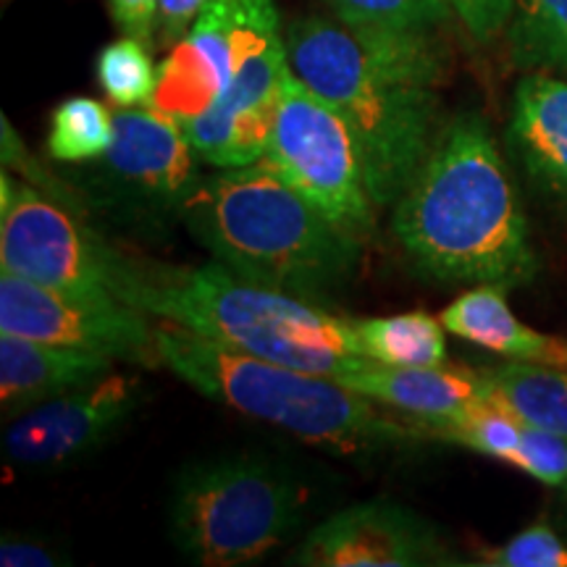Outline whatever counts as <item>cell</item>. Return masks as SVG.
<instances>
[{"instance_id": "cell-18", "label": "cell", "mask_w": 567, "mask_h": 567, "mask_svg": "<svg viewBox=\"0 0 567 567\" xmlns=\"http://www.w3.org/2000/svg\"><path fill=\"white\" fill-rule=\"evenodd\" d=\"M442 323L450 334L473 342L481 350L496 352L517 363H534L567 371V339L538 334L517 321L507 305V289L481 284L460 295L442 310Z\"/></svg>"}, {"instance_id": "cell-5", "label": "cell", "mask_w": 567, "mask_h": 567, "mask_svg": "<svg viewBox=\"0 0 567 567\" xmlns=\"http://www.w3.org/2000/svg\"><path fill=\"white\" fill-rule=\"evenodd\" d=\"M161 365L203 396L337 455H368L415 436L413 423L321 373L229 350L176 323L155 326Z\"/></svg>"}, {"instance_id": "cell-29", "label": "cell", "mask_w": 567, "mask_h": 567, "mask_svg": "<svg viewBox=\"0 0 567 567\" xmlns=\"http://www.w3.org/2000/svg\"><path fill=\"white\" fill-rule=\"evenodd\" d=\"M210 3L213 0H158V34L163 45H176Z\"/></svg>"}, {"instance_id": "cell-11", "label": "cell", "mask_w": 567, "mask_h": 567, "mask_svg": "<svg viewBox=\"0 0 567 567\" xmlns=\"http://www.w3.org/2000/svg\"><path fill=\"white\" fill-rule=\"evenodd\" d=\"M200 155L174 118L147 109H122L113 116V145L103 155L95 193L137 216H179L200 184Z\"/></svg>"}, {"instance_id": "cell-4", "label": "cell", "mask_w": 567, "mask_h": 567, "mask_svg": "<svg viewBox=\"0 0 567 567\" xmlns=\"http://www.w3.org/2000/svg\"><path fill=\"white\" fill-rule=\"evenodd\" d=\"M292 71L350 130L375 208L394 205L439 137V84L354 38L344 21L297 19Z\"/></svg>"}, {"instance_id": "cell-15", "label": "cell", "mask_w": 567, "mask_h": 567, "mask_svg": "<svg viewBox=\"0 0 567 567\" xmlns=\"http://www.w3.org/2000/svg\"><path fill=\"white\" fill-rule=\"evenodd\" d=\"M337 381L413 421L452 417L486 402L484 373L467 368H400L365 360L363 365L337 375Z\"/></svg>"}, {"instance_id": "cell-7", "label": "cell", "mask_w": 567, "mask_h": 567, "mask_svg": "<svg viewBox=\"0 0 567 567\" xmlns=\"http://www.w3.org/2000/svg\"><path fill=\"white\" fill-rule=\"evenodd\" d=\"M231 80L203 116L179 124L205 163L250 166L264 158L289 63L276 0H231Z\"/></svg>"}, {"instance_id": "cell-28", "label": "cell", "mask_w": 567, "mask_h": 567, "mask_svg": "<svg viewBox=\"0 0 567 567\" xmlns=\"http://www.w3.org/2000/svg\"><path fill=\"white\" fill-rule=\"evenodd\" d=\"M109 9L118 30L151 45L158 27V0H109Z\"/></svg>"}, {"instance_id": "cell-6", "label": "cell", "mask_w": 567, "mask_h": 567, "mask_svg": "<svg viewBox=\"0 0 567 567\" xmlns=\"http://www.w3.org/2000/svg\"><path fill=\"white\" fill-rule=\"evenodd\" d=\"M305 488L266 455H218L187 465L174 481L168 526L176 549L205 567L266 559L302 520Z\"/></svg>"}, {"instance_id": "cell-30", "label": "cell", "mask_w": 567, "mask_h": 567, "mask_svg": "<svg viewBox=\"0 0 567 567\" xmlns=\"http://www.w3.org/2000/svg\"><path fill=\"white\" fill-rule=\"evenodd\" d=\"M0 565L3 567H51L61 565L51 547L32 536H3L0 542Z\"/></svg>"}, {"instance_id": "cell-3", "label": "cell", "mask_w": 567, "mask_h": 567, "mask_svg": "<svg viewBox=\"0 0 567 567\" xmlns=\"http://www.w3.org/2000/svg\"><path fill=\"white\" fill-rule=\"evenodd\" d=\"M179 221L234 274L310 302L344 289L360 264V239L264 161L203 176Z\"/></svg>"}, {"instance_id": "cell-14", "label": "cell", "mask_w": 567, "mask_h": 567, "mask_svg": "<svg viewBox=\"0 0 567 567\" xmlns=\"http://www.w3.org/2000/svg\"><path fill=\"white\" fill-rule=\"evenodd\" d=\"M231 27V0H213L163 59L147 109L174 118L176 124L203 116L229 87Z\"/></svg>"}, {"instance_id": "cell-8", "label": "cell", "mask_w": 567, "mask_h": 567, "mask_svg": "<svg viewBox=\"0 0 567 567\" xmlns=\"http://www.w3.org/2000/svg\"><path fill=\"white\" fill-rule=\"evenodd\" d=\"M271 172L358 239L375 226V203L342 116L295 71L284 80L264 158Z\"/></svg>"}, {"instance_id": "cell-27", "label": "cell", "mask_w": 567, "mask_h": 567, "mask_svg": "<svg viewBox=\"0 0 567 567\" xmlns=\"http://www.w3.org/2000/svg\"><path fill=\"white\" fill-rule=\"evenodd\" d=\"M455 17L478 42H492L513 19L515 0H450Z\"/></svg>"}, {"instance_id": "cell-24", "label": "cell", "mask_w": 567, "mask_h": 567, "mask_svg": "<svg viewBox=\"0 0 567 567\" xmlns=\"http://www.w3.org/2000/svg\"><path fill=\"white\" fill-rule=\"evenodd\" d=\"M344 24L436 30L455 17L450 0H326Z\"/></svg>"}, {"instance_id": "cell-13", "label": "cell", "mask_w": 567, "mask_h": 567, "mask_svg": "<svg viewBox=\"0 0 567 567\" xmlns=\"http://www.w3.org/2000/svg\"><path fill=\"white\" fill-rule=\"evenodd\" d=\"M442 536L429 520L392 502H363L331 515L292 551L302 567H425L450 565Z\"/></svg>"}, {"instance_id": "cell-19", "label": "cell", "mask_w": 567, "mask_h": 567, "mask_svg": "<svg viewBox=\"0 0 567 567\" xmlns=\"http://www.w3.org/2000/svg\"><path fill=\"white\" fill-rule=\"evenodd\" d=\"M488 405L499 408L523 425L567 436V371L565 368L517 363L484 373Z\"/></svg>"}, {"instance_id": "cell-9", "label": "cell", "mask_w": 567, "mask_h": 567, "mask_svg": "<svg viewBox=\"0 0 567 567\" xmlns=\"http://www.w3.org/2000/svg\"><path fill=\"white\" fill-rule=\"evenodd\" d=\"M0 264L3 271L42 287L116 297L111 245L6 172L0 179Z\"/></svg>"}, {"instance_id": "cell-25", "label": "cell", "mask_w": 567, "mask_h": 567, "mask_svg": "<svg viewBox=\"0 0 567 567\" xmlns=\"http://www.w3.org/2000/svg\"><path fill=\"white\" fill-rule=\"evenodd\" d=\"M481 565L494 567H567V544L547 523L520 530L507 544L486 551Z\"/></svg>"}, {"instance_id": "cell-10", "label": "cell", "mask_w": 567, "mask_h": 567, "mask_svg": "<svg viewBox=\"0 0 567 567\" xmlns=\"http://www.w3.org/2000/svg\"><path fill=\"white\" fill-rule=\"evenodd\" d=\"M147 318L118 297L71 295L17 274H0V334L158 365L155 329Z\"/></svg>"}, {"instance_id": "cell-23", "label": "cell", "mask_w": 567, "mask_h": 567, "mask_svg": "<svg viewBox=\"0 0 567 567\" xmlns=\"http://www.w3.org/2000/svg\"><path fill=\"white\" fill-rule=\"evenodd\" d=\"M95 74L101 90L118 109H142L151 105L158 69L151 59V45L137 38L113 40L97 55Z\"/></svg>"}, {"instance_id": "cell-1", "label": "cell", "mask_w": 567, "mask_h": 567, "mask_svg": "<svg viewBox=\"0 0 567 567\" xmlns=\"http://www.w3.org/2000/svg\"><path fill=\"white\" fill-rule=\"evenodd\" d=\"M392 226L413 264L439 281L513 289L538 271L513 176L478 113L442 126L394 203Z\"/></svg>"}, {"instance_id": "cell-2", "label": "cell", "mask_w": 567, "mask_h": 567, "mask_svg": "<svg viewBox=\"0 0 567 567\" xmlns=\"http://www.w3.org/2000/svg\"><path fill=\"white\" fill-rule=\"evenodd\" d=\"M111 276L118 300L229 350L331 379L371 360L352 318L245 279L218 260L166 266L111 247Z\"/></svg>"}, {"instance_id": "cell-16", "label": "cell", "mask_w": 567, "mask_h": 567, "mask_svg": "<svg viewBox=\"0 0 567 567\" xmlns=\"http://www.w3.org/2000/svg\"><path fill=\"white\" fill-rule=\"evenodd\" d=\"M111 371L109 354L0 334V396L6 413L19 415Z\"/></svg>"}, {"instance_id": "cell-20", "label": "cell", "mask_w": 567, "mask_h": 567, "mask_svg": "<svg viewBox=\"0 0 567 567\" xmlns=\"http://www.w3.org/2000/svg\"><path fill=\"white\" fill-rule=\"evenodd\" d=\"M360 347L365 358L375 363L400 368H429L444 365L446 342L442 318L423 310L386 318H363L354 321Z\"/></svg>"}, {"instance_id": "cell-26", "label": "cell", "mask_w": 567, "mask_h": 567, "mask_svg": "<svg viewBox=\"0 0 567 567\" xmlns=\"http://www.w3.org/2000/svg\"><path fill=\"white\" fill-rule=\"evenodd\" d=\"M513 465L542 484L567 488V436L526 425Z\"/></svg>"}, {"instance_id": "cell-21", "label": "cell", "mask_w": 567, "mask_h": 567, "mask_svg": "<svg viewBox=\"0 0 567 567\" xmlns=\"http://www.w3.org/2000/svg\"><path fill=\"white\" fill-rule=\"evenodd\" d=\"M509 48L520 66L567 74V0H515Z\"/></svg>"}, {"instance_id": "cell-17", "label": "cell", "mask_w": 567, "mask_h": 567, "mask_svg": "<svg viewBox=\"0 0 567 567\" xmlns=\"http://www.w3.org/2000/svg\"><path fill=\"white\" fill-rule=\"evenodd\" d=\"M507 142L534 179L567 197V80L549 74L520 80Z\"/></svg>"}, {"instance_id": "cell-22", "label": "cell", "mask_w": 567, "mask_h": 567, "mask_svg": "<svg viewBox=\"0 0 567 567\" xmlns=\"http://www.w3.org/2000/svg\"><path fill=\"white\" fill-rule=\"evenodd\" d=\"M113 145V116L92 97H69L51 116L48 153L63 163H95Z\"/></svg>"}, {"instance_id": "cell-12", "label": "cell", "mask_w": 567, "mask_h": 567, "mask_svg": "<svg viewBox=\"0 0 567 567\" xmlns=\"http://www.w3.org/2000/svg\"><path fill=\"white\" fill-rule=\"evenodd\" d=\"M140 402V381L105 373L74 392L17 415L3 434V455L19 467H61L111 442Z\"/></svg>"}]
</instances>
